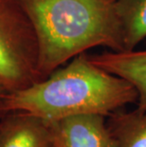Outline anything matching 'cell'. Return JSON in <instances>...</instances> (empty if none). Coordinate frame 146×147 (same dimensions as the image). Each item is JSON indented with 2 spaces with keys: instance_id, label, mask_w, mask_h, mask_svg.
<instances>
[{
  "instance_id": "obj_9",
  "label": "cell",
  "mask_w": 146,
  "mask_h": 147,
  "mask_svg": "<svg viewBox=\"0 0 146 147\" xmlns=\"http://www.w3.org/2000/svg\"><path fill=\"white\" fill-rule=\"evenodd\" d=\"M7 92H8V90L6 89L5 87L3 86L1 84H0V101H1L2 98L5 96V94H6V93H7Z\"/></svg>"
},
{
  "instance_id": "obj_8",
  "label": "cell",
  "mask_w": 146,
  "mask_h": 147,
  "mask_svg": "<svg viewBox=\"0 0 146 147\" xmlns=\"http://www.w3.org/2000/svg\"><path fill=\"white\" fill-rule=\"evenodd\" d=\"M124 51H133L146 38V0H117Z\"/></svg>"
},
{
  "instance_id": "obj_2",
  "label": "cell",
  "mask_w": 146,
  "mask_h": 147,
  "mask_svg": "<svg viewBox=\"0 0 146 147\" xmlns=\"http://www.w3.org/2000/svg\"><path fill=\"white\" fill-rule=\"evenodd\" d=\"M35 32L42 79L96 47L123 51L117 0H19Z\"/></svg>"
},
{
  "instance_id": "obj_6",
  "label": "cell",
  "mask_w": 146,
  "mask_h": 147,
  "mask_svg": "<svg viewBox=\"0 0 146 147\" xmlns=\"http://www.w3.org/2000/svg\"><path fill=\"white\" fill-rule=\"evenodd\" d=\"M89 57L99 67L131 83L138 91L137 108L146 110V49L110 51Z\"/></svg>"
},
{
  "instance_id": "obj_7",
  "label": "cell",
  "mask_w": 146,
  "mask_h": 147,
  "mask_svg": "<svg viewBox=\"0 0 146 147\" xmlns=\"http://www.w3.org/2000/svg\"><path fill=\"white\" fill-rule=\"evenodd\" d=\"M111 147H146V110H120L106 118Z\"/></svg>"
},
{
  "instance_id": "obj_4",
  "label": "cell",
  "mask_w": 146,
  "mask_h": 147,
  "mask_svg": "<svg viewBox=\"0 0 146 147\" xmlns=\"http://www.w3.org/2000/svg\"><path fill=\"white\" fill-rule=\"evenodd\" d=\"M49 123L56 147H111L104 116L78 115Z\"/></svg>"
},
{
  "instance_id": "obj_5",
  "label": "cell",
  "mask_w": 146,
  "mask_h": 147,
  "mask_svg": "<svg viewBox=\"0 0 146 147\" xmlns=\"http://www.w3.org/2000/svg\"><path fill=\"white\" fill-rule=\"evenodd\" d=\"M50 143V123L36 116L11 112L0 124V147H46Z\"/></svg>"
},
{
  "instance_id": "obj_10",
  "label": "cell",
  "mask_w": 146,
  "mask_h": 147,
  "mask_svg": "<svg viewBox=\"0 0 146 147\" xmlns=\"http://www.w3.org/2000/svg\"><path fill=\"white\" fill-rule=\"evenodd\" d=\"M46 147H56V146H55V145L53 144V143H50V144H48Z\"/></svg>"
},
{
  "instance_id": "obj_1",
  "label": "cell",
  "mask_w": 146,
  "mask_h": 147,
  "mask_svg": "<svg viewBox=\"0 0 146 147\" xmlns=\"http://www.w3.org/2000/svg\"><path fill=\"white\" fill-rule=\"evenodd\" d=\"M137 102L138 91L131 83L82 53L45 79L7 92L0 101V111L24 112L53 123L78 115L108 118Z\"/></svg>"
},
{
  "instance_id": "obj_3",
  "label": "cell",
  "mask_w": 146,
  "mask_h": 147,
  "mask_svg": "<svg viewBox=\"0 0 146 147\" xmlns=\"http://www.w3.org/2000/svg\"><path fill=\"white\" fill-rule=\"evenodd\" d=\"M43 80L38 43L19 0H0V84L8 92Z\"/></svg>"
}]
</instances>
